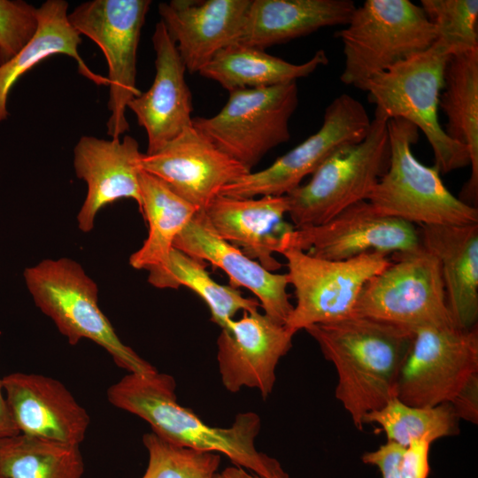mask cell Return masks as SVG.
<instances>
[{
  "mask_svg": "<svg viewBox=\"0 0 478 478\" xmlns=\"http://www.w3.org/2000/svg\"><path fill=\"white\" fill-rule=\"evenodd\" d=\"M107 398L113 406L144 420L154 434L167 442L224 454L259 478L289 475L275 459L257 450L255 440L261 428L257 413H239L228 428L206 424L178 403L176 382L170 374L129 373L109 387Z\"/></svg>",
  "mask_w": 478,
  "mask_h": 478,
  "instance_id": "1",
  "label": "cell"
},
{
  "mask_svg": "<svg viewBox=\"0 0 478 478\" xmlns=\"http://www.w3.org/2000/svg\"><path fill=\"white\" fill-rule=\"evenodd\" d=\"M337 373L335 397L362 430L365 416L396 397L402 365L414 332L360 317L315 324L305 329Z\"/></svg>",
  "mask_w": 478,
  "mask_h": 478,
  "instance_id": "2",
  "label": "cell"
},
{
  "mask_svg": "<svg viewBox=\"0 0 478 478\" xmlns=\"http://www.w3.org/2000/svg\"><path fill=\"white\" fill-rule=\"evenodd\" d=\"M23 278L37 308L69 344L89 339L104 348L118 366L133 374L157 369L124 344L98 305L96 282L75 260L46 258L25 268Z\"/></svg>",
  "mask_w": 478,
  "mask_h": 478,
  "instance_id": "3",
  "label": "cell"
},
{
  "mask_svg": "<svg viewBox=\"0 0 478 478\" xmlns=\"http://www.w3.org/2000/svg\"><path fill=\"white\" fill-rule=\"evenodd\" d=\"M450 56L436 40L428 50L374 75L364 89L375 111L388 120L404 119L425 135L440 173L470 165L467 149L451 140L438 120L439 96Z\"/></svg>",
  "mask_w": 478,
  "mask_h": 478,
  "instance_id": "4",
  "label": "cell"
},
{
  "mask_svg": "<svg viewBox=\"0 0 478 478\" xmlns=\"http://www.w3.org/2000/svg\"><path fill=\"white\" fill-rule=\"evenodd\" d=\"M389 162L367 197L381 214L418 226L478 224L477 208L455 197L439 170L421 164L412 147L418 128L409 121L388 120Z\"/></svg>",
  "mask_w": 478,
  "mask_h": 478,
  "instance_id": "5",
  "label": "cell"
},
{
  "mask_svg": "<svg viewBox=\"0 0 478 478\" xmlns=\"http://www.w3.org/2000/svg\"><path fill=\"white\" fill-rule=\"evenodd\" d=\"M335 36L343 44L345 85L364 90L375 74L428 50L436 31L420 5L408 0H366Z\"/></svg>",
  "mask_w": 478,
  "mask_h": 478,
  "instance_id": "6",
  "label": "cell"
},
{
  "mask_svg": "<svg viewBox=\"0 0 478 478\" xmlns=\"http://www.w3.org/2000/svg\"><path fill=\"white\" fill-rule=\"evenodd\" d=\"M388 119L374 110L366 137L325 159L310 181L292 189L288 214L295 228L321 225L349 206L366 200L389 162Z\"/></svg>",
  "mask_w": 478,
  "mask_h": 478,
  "instance_id": "7",
  "label": "cell"
},
{
  "mask_svg": "<svg viewBox=\"0 0 478 478\" xmlns=\"http://www.w3.org/2000/svg\"><path fill=\"white\" fill-rule=\"evenodd\" d=\"M353 316L415 331L455 326L436 258L421 247L393 254L390 264L363 287Z\"/></svg>",
  "mask_w": 478,
  "mask_h": 478,
  "instance_id": "8",
  "label": "cell"
},
{
  "mask_svg": "<svg viewBox=\"0 0 478 478\" xmlns=\"http://www.w3.org/2000/svg\"><path fill=\"white\" fill-rule=\"evenodd\" d=\"M297 104V82L235 89L216 115L193 118V126L251 172L269 150L290 139Z\"/></svg>",
  "mask_w": 478,
  "mask_h": 478,
  "instance_id": "9",
  "label": "cell"
},
{
  "mask_svg": "<svg viewBox=\"0 0 478 478\" xmlns=\"http://www.w3.org/2000/svg\"><path fill=\"white\" fill-rule=\"evenodd\" d=\"M289 284L296 305L285 326L296 334L315 325L335 322L354 315L364 285L391 262L388 255L368 252L346 260H328L288 248Z\"/></svg>",
  "mask_w": 478,
  "mask_h": 478,
  "instance_id": "10",
  "label": "cell"
},
{
  "mask_svg": "<svg viewBox=\"0 0 478 478\" xmlns=\"http://www.w3.org/2000/svg\"><path fill=\"white\" fill-rule=\"evenodd\" d=\"M150 4V0H92L68 14L73 27L93 41L105 57L111 112L106 127L112 138L128 131L127 104L141 94L136 88V55Z\"/></svg>",
  "mask_w": 478,
  "mask_h": 478,
  "instance_id": "11",
  "label": "cell"
},
{
  "mask_svg": "<svg viewBox=\"0 0 478 478\" xmlns=\"http://www.w3.org/2000/svg\"><path fill=\"white\" fill-rule=\"evenodd\" d=\"M413 332L398 374L396 397L418 407L451 403L478 375L477 326L422 328Z\"/></svg>",
  "mask_w": 478,
  "mask_h": 478,
  "instance_id": "12",
  "label": "cell"
},
{
  "mask_svg": "<svg viewBox=\"0 0 478 478\" xmlns=\"http://www.w3.org/2000/svg\"><path fill=\"white\" fill-rule=\"evenodd\" d=\"M371 120L365 106L349 94L337 96L326 107L319 130L258 172H251L224 187L220 195L251 198L284 196L342 147L367 135Z\"/></svg>",
  "mask_w": 478,
  "mask_h": 478,
  "instance_id": "13",
  "label": "cell"
},
{
  "mask_svg": "<svg viewBox=\"0 0 478 478\" xmlns=\"http://www.w3.org/2000/svg\"><path fill=\"white\" fill-rule=\"evenodd\" d=\"M421 247L413 224L382 215L364 200L321 225L295 228L285 250L297 248L316 258L346 260L368 252L389 255Z\"/></svg>",
  "mask_w": 478,
  "mask_h": 478,
  "instance_id": "14",
  "label": "cell"
},
{
  "mask_svg": "<svg viewBox=\"0 0 478 478\" xmlns=\"http://www.w3.org/2000/svg\"><path fill=\"white\" fill-rule=\"evenodd\" d=\"M140 166L203 211L224 187L251 173L194 126L154 153H143Z\"/></svg>",
  "mask_w": 478,
  "mask_h": 478,
  "instance_id": "15",
  "label": "cell"
},
{
  "mask_svg": "<svg viewBox=\"0 0 478 478\" xmlns=\"http://www.w3.org/2000/svg\"><path fill=\"white\" fill-rule=\"evenodd\" d=\"M294 333L258 310L230 320L217 339L223 386L230 392L257 389L266 399L273 391L280 359L292 346Z\"/></svg>",
  "mask_w": 478,
  "mask_h": 478,
  "instance_id": "16",
  "label": "cell"
},
{
  "mask_svg": "<svg viewBox=\"0 0 478 478\" xmlns=\"http://www.w3.org/2000/svg\"><path fill=\"white\" fill-rule=\"evenodd\" d=\"M143 153L130 136L110 140L83 135L73 149V169L84 181L87 193L77 214L78 227L90 232L97 213L107 204L121 199L134 200L142 210L140 160Z\"/></svg>",
  "mask_w": 478,
  "mask_h": 478,
  "instance_id": "17",
  "label": "cell"
},
{
  "mask_svg": "<svg viewBox=\"0 0 478 478\" xmlns=\"http://www.w3.org/2000/svg\"><path fill=\"white\" fill-rule=\"evenodd\" d=\"M2 380L10 414L20 434L67 444L81 443L90 417L61 382L20 372Z\"/></svg>",
  "mask_w": 478,
  "mask_h": 478,
  "instance_id": "18",
  "label": "cell"
},
{
  "mask_svg": "<svg viewBox=\"0 0 478 478\" xmlns=\"http://www.w3.org/2000/svg\"><path fill=\"white\" fill-rule=\"evenodd\" d=\"M151 40L156 53L153 82L127 104L147 134V154L158 150L193 126L192 96L185 80L187 70L161 20L156 24Z\"/></svg>",
  "mask_w": 478,
  "mask_h": 478,
  "instance_id": "19",
  "label": "cell"
},
{
  "mask_svg": "<svg viewBox=\"0 0 478 478\" xmlns=\"http://www.w3.org/2000/svg\"><path fill=\"white\" fill-rule=\"evenodd\" d=\"M173 248L223 270L230 286L249 289L264 313L285 325L293 305L289 302L287 274H274L247 257L239 248L221 238L204 211L198 210L174 241Z\"/></svg>",
  "mask_w": 478,
  "mask_h": 478,
  "instance_id": "20",
  "label": "cell"
},
{
  "mask_svg": "<svg viewBox=\"0 0 478 478\" xmlns=\"http://www.w3.org/2000/svg\"><path fill=\"white\" fill-rule=\"evenodd\" d=\"M288 209L286 195L258 198L218 195L204 212L221 238L274 272L281 266L274 254L285 250L288 238L295 229L284 220Z\"/></svg>",
  "mask_w": 478,
  "mask_h": 478,
  "instance_id": "21",
  "label": "cell"
},
{
  "mask_svg": "<svg viewBox=\"0 0 478 478\" xmlns=\"http://www.w3.org/2000/svg\"><path fill=\"white\" fill-rule=\"evenodd\" d=\"M250 3L172 0L158 4L161 21L189 73H199L220 50L235 42Z\"/></svg>",
  "mask_w": 478,
  "mask_h": 478,
  "instance_id": "22",
  "label": "cell"
},
{
  "mask_svg": "<svg viewBox=\"0 0 478 478\" xmlns=\"http://www.w3.org/2000/svg\"><path fill=\"white\" fill-rule=\"evenodd\" d=\"M421 245L439 262L446 305L455 327L478 319V224L419 226Z\"/></svg>",
  "mask_w": 478,
  "mask_h": 478,
  "instance_id": "23",
  "label": "cell"
},
{
  "mask_svg": "<svg viewBox=\"0 0 478 478\" xmlns=\"http://www.w3.org/2000/svg\"><path fill=\"white\" fill-rule=\"evenodd\" d=\"M355 9L351 0H251L234 42L265 50L346 25Z\"/></svg>",
  "mask_w": 478,
  "mask_h": 478,
  "instance_id": "24",
  "label": "cell"
},
{
  "mask_svg": "<svg viewBox=\"0 0 478 478\" xmlns=\"http://www.w3.org/2000/svg\"><path fill=\"white\" fill-rule=\"evenodd\" d=\"M68 3L47 0L37 8L38 25L34 36L8 62L0 66V123L8 116V96L19 79L41 61L55 54L73 58L81 75L96 85L108 86L107 77L94 73L79 53L81 38L68 19Z\"/></svg>",
  "mask_w": 478,
  "mask_h": 478,
  "instance_id": "25",
  "label": "cell"
},
{
  "mask_svg": "<svg viewBox=\"0 0 478 478\" xmlns=\"http://www.w3.org/2000/svg\"><path fill=\"white\" fill-rule=\"evenodd\" d=\"M439 109L447 119L445 134L468 150L471 175L460 200L474 206L478 196V48L449 57Z\"/></svg>",
  "mask_w": 478,
  "mask_h": 478,
  "instance_id": "26",
  "label": "cell"
},
{
  "mask_svg": "<svg viewBox=\"0 0 478 478\" xmlns=\"http://www.w3.org/2000/svg\"><path fill=\"white\" fill-rule=\"evenodd\" d=\"M328 61L323 50L316 51L305 63L293 64L265 50L234 42L220 50L198 73L230 92L296 82L327 65Z\"/></svg>",
  "mask_w": 478,
  "mask_h": 478,
  "instance_id": "27",
  "label": "cell"
},
{
  "mask_svg": "<svg viewBox=\"0 0 478 478\" xmlns=\"http://www.w3.org/2000/svg\"><path fill=\"white\" fill-rule=\"evenodd\" d=\"M142 210L148 223V235L129 258L135 269L149 270L164 265L175 239L198 209L176 194L166 183L142 170Z\"/></svg>",
  "mask_w": 478,
  "mask_h": 478,
  "instance_id": "28",
  "label": "cell"
},
{
  "mask_svg": "<svg viewBox=\"0 0 478 478\" xmlns=\"http://www.w3.org/2000/svg\"><path fill=\"white\" fill-rule=\"evenodd\" d=\"M148 282L158 289L186 287L207 305L211 320L221 328L237 312L260 307L256 298L245 297L231 286L216 282L205 270L204 262L173 248L167 261L148 270Z\"/></svg>",
  "mask_w": 478,
  "mask_h": 478,
  "instance_id": "29",
  "label": "cell"
},
{
  "mask_svg": "<svg viewBox=\"0 0 478 478\" xmlns=\"http://www.w3.org/2000/svg\"><path fill=\"white\" fill-rule=\"evenodd\" d=\"M80 445L18 434L0 438V478H81Z\"/></svg>",
  "mask_w": 478,
  "mask_h": 478,
  "instance_id": "30",
  "label": "cell"
},
{
  "mask_svg": "<svg viewBox=\"0 0 478 478\" xmlns=\"http://www.w3.org/2000/svg\"><path fill=\"white\" fill-rule=\"evenodd\" d=\"M459 420L450 403L418 407L393 397L382 408L367 413L364 424H378L388 441L406 448L413 441L428 440L433 443L445 436L458 435Z\"/></svg>",
  "mask_w": 478,
  "mask_h": 478,
  "instance_id": "31",
  "label": "cell"
},
{
  "mask_svg": "<svg viewBox=\"0 0 478 478\" xmlns=\"http://www.w3.org/2000/svg\"><path fill=\"white\" fill-rule=\"evenodd\" d=\"M149 461L142 478H214L220 455L167 442L152 431L143 436Z\"/></svg>",
  "mask_w": 478,
  "mask_h": 478,
  "instance_id": "32",
  "label": "cell"
},
{
  "mask_svg": "<svg viewBox=\"0 0 478 478\" xmlns=\"http://www.w3.org/2000/svg\"><path fill=\"white\" fill-rule=\"evenodd\" d=\"M420 7L450 55L478 48L477 0H421Z\"/></svg>",
  "mask_w": 478,
  "mask_h": 478,
  "instance_id": "33",
  "label": "cell"
},
{
  "mask_svg": "<svg viewBox=\"0 0 478 478\" xmlns=\"http://www.w3.org/2000/svg\"><path fill=\"white\" fill-rule=\"evenodd\" d=\"M37 8L21 0H0V66L14 57L34 36Z\"/></svg>",
  "mask_w": 478,
  "mask_h": 478,
  "instance_id": "34",
  "label": "cell"
},
{
  "mask_svg": "<svg viewBox=\"0 0 478 478\" xmlns=\"http://www.w3.org/2000/svg\"><path fill=\"white\" fill-rule=\"evenodd\" d=\"M405 448L388 441L377 450L366 452L361 460L367 465L375 466L382 478H401V461Z\"/></svg>",
  "mask_w": 478,
  "mask_h": 478,
  "instance_id": "35",
  "label": "cell"
},
{
  "mask_svg": "<svg viewBox=\"0 0 478 478\" xmlns=\"http://www.w3.org/2000/svg\"><path fill=\"white\" fill-rule=\"evenodd\" d=\"M431 443L428 440H418L412 442L405 448L401 461V478H428Z\"/></svg>",
  "mask_w": 478,
  "mask_h": 478,
  "instance_id": "36",
  "label": "cell"
},
{
  "mask_svg": "<svg viewBox=\"0 0 478 478\" xmlns=\"http://www.w3.org/2000/svg\"><path fill=\"white\" fill-rule=\"evenodd\" d=\"M459 420L478 423V375L472 377L450 403Z\"/></svg>",
  "mask_w": 478,
  "mask_h": 478,
  "instance_id": "37",
  "label": "cell"
},
{
  "mask_svg": "<svg viewBox=\"0 0 478 478\" xmlns=\"http://www.w3.org/2000/svg\"><path fill=\"white\" fill-rule=\"evenodd\" d=\"M19 434L10 414L0 378V438Z\"/></svg>",
  "mask_w": 478,
  "mask_h": 478,
  "instance_id": "38",
  "label": "cell"
},
{
  "mask_svg": "<svg viewBox=\"0 0 478 478\" xmlns=\"http://www.w3.org/2000/svg\"><path fill=\"white\" fill-rule=\"evenodd\" d=\"M214 478H258V476L251 475L243 467L235 466H228L220 473H217Z\"/></svg>",
  "mask_w": 478,
  "mask_h": 478,
  "instance_id": "39",
  "label": "cell"
},
{
  "mask_svg": "<svg viewBox=\"0 0 478 478\" xmlns=\"http://www.w3.org/2000/svg\"><path fill=\"white\" fill-rule=\"evenodd\" d=\"M258 478H259V477H258ZM284 478H289V476L288 475V476H286V477H284Z\"/></svg>",
  "mask_w": 478,
  "mask_h": 478,
  "instance_id": "40",
  "label": "cell"
}]
</instances>
